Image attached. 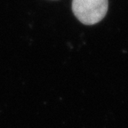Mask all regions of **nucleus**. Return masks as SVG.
<instances>
[{"instance_id": "obj_1", "label": "nucleus", "mask_w": 128, "mask_h": 128, "mask_svg": "<svg viewBox=\"0 0 128 128\" xmlns=\"http://www.w3.org/2000/svg\"><path fill=\"white\" fill-rule=\"evenodd\" d=\"M108 6V0H72L73 14L84 25L100 22L106 16Z\"/></svg>"}]
</instances>
